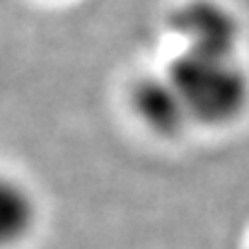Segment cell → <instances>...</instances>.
I'll use <instances>...</instances> for the list:
<instances>
[{
  "label": "cell",
  "instance_id": "cell-4",
  "mask_svg": "<svg viewBox=\"0 0 249 249\" xmlns=\"http://www.w3.org/2000/svg\"><path fill=\"white\" fill-rule=\"evenodd\" d=\"M36 203L24 184L0 174V249L19 245L34 228Z\"/></svg>",
  "mask_w": 249,
  "mask_h": 249
},
{
  "label": "cell",
  "instance_id": "cell-1",
  "mask_svg": "<svg viewBox=\"0 0 249 249\" xmlns=\"http://www.w3.org/2000/svg\"><path fill=\"white\" fill-rule=\"evenodd\" d=\"M165 75L177 87L191 124L228 126L247 111L249 75L237 58L181 51Z\"/></svg>",
  "mask_w": 249,
  "mask_h": 249
},
{
  "label": "cell",
  "instance_id": "cell-3",
  "mask_svg": "<svg viewBox=\"0 0 249 249\" xmlns=\"http://www.w3.org/2000/svg\"><path fill=\"white\" fill-rule=\"evenodd\" d=\"M131 109L141 124L160 138H177L191 124V116L172 80L145 75L131 87Z\"/></svg>",
  "mask_w": 249,
  "mask_h": 249
},
{
  "label": "cell",
  "instance_id": "cell-2",
  "mask_svg": "<svg viewBox=\"0 0 249 249\" xmlns=\"http://www.w3.org/2000/svg\"><path fill=\"white\" fill-rule=\"evenodd\" d=\"M169 29L184 51L235 58L242 41L240 17L220 0H186L169 15Z\"/></svg>",
  "mask_w": 249,
  "mask_h": 249
}]
</instances>
